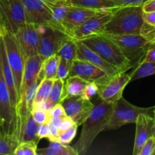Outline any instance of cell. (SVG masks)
Listing matches in <instances>:
<instances>
[{
  "instance_id": "2e32d148",
  "label": "cell",
  "mask_w": 155,
  "mask_h": 155,
  "mask_svg": "<svg viewBox=\"0 0 155 155\" xmlns=\"http://www.w3.org/2000/svg\"><path fill=\"white\" fill-rule=\"evenodd\" d=\"M135 124H136V130L133 154V155H139L144 143L148 138L154 135L155 119L152 116L141 114L138 116Z\"/></svg>"
},
{
  "instance_id": "52a82bcc",
  "label": "cell",
  "mask_w": 155,
  "mask_h": 155,
  "mask_svg": "<svg viewBox=\"0 0 155 155\" xmlns=\"http://www.w3.org/2000/svg\"><path fill=\"white\" fill-rule=\"evenodd\" d=\"M37 28L39 33L38 54L44 59L58 54L64 42L71 36L63 30L48 24L37 25Z\"/></svg>"
},
{
  "instance_id": "60d3db41",
  "label": "cell",
  "mask_w": 155,
  "mask_h": 155,
  "mask_svg": "<svg viewBox=\"0 0 155 155\" xmlns=\"http://www.w3.org/2000/svg\"><path fill=\"white\" fill-rule=\"evenodd\" d=\"M75 125V123L72 120V119L67 116V115H65L63 119H62L60 125H59L58 129L60 131H64V130H68V129L71 128V127Z\"/></svg>"
},
{
  "instance_id": "f907efd6",
  "label": "cell",
  "mask_w": 155,
  "mask_h": 155,
  "mask_svg": "<svg viewBox=\"0 0 155 155\" xmlns=\"http://www.w3.org/2000/svg\"><path fill=\"white\" fill-rule=\"evenodd\" d=\"M155 119V118H154ZM153 136H154V137L155 138V129H154V135H153Z\"/></svg>"
},
{
  "instance_id": "ee69618b",
  "label": "cell",
  "mask_w": 155,
  "mask_h": 155,
  "mask_svg": "<svg viewBox=\"0 0 155 155\" xmlns=\"http://www.w3.org/2000/svg\"><path fill=\"white\" fill-rule=\"evenodd\" d=\"M142 61L155 62V45L154 44H151L149 45Z\"/></svg>"
},
{
  "instance_id": "9c48e42d",
  "label": "cell",
  "mask_w": 155,
  "mask_h": 155,
  "mask_svg": "<svg viewBox=\"0 0 155 155\" xmlns=\"http://www.w3.org/2000/svg\"><path fill=\"white\" fill-rule=\"evenodd\" d=\"M15 36L24 61L38 54L39 33L36 24L24 23Z\"/></svg>"
},
{
  "instance_id": "6da1fadb",
  "label": "cell",
  "mask_w": 155,
  "mask_h": 155,
  "mask_svg": "<svg viewBox=\"0 0 155 155\" xmlns=\"http://www.w3.org/2000/svg\"><path fill=\"white\" fill-rule=\"evenodd\" d=\"M113 110V103L103 101L98 97L96 104L82 124L81 133L77 143L73 146L77 155L87 153L93 141L101 131H104Z\"/></svg>"
},
{
  "instance_id": "d590c367",
  "label": "cell",
  "mask_w": 155,
  "mask_h": 155,
  "mask_svg": "<svg viewBox=\"0 0 155 155\" xmlns=\"http://www.w3.org/2000/svg\"><path fill=\"white\" fill-rule=\"evenodd\" d=\"M140 34L143 36L150 42V44L155 45V27L154 26L144 22Z\"/></svg>"
},
{
  "instance_id": "681fc988",
  "label": "cell",
  "mask_w": 155,
  "mask_h": 155,
  "mask_svg": "<svg viewBox=\"0 0 155 155\" xmlns=\"http://www.w3.org/2000/svg\"><path fill=\"white\" fill-rule=\"evenodd\" d=\"M154 117L155 118V108H154Z\"/></svg>"
},
{
  "instance_id": "4dcf8cb0",
  "label": "cell",
  "mask_w": 155,
  "mask_h": 155,
  "mask_svg": "<svg viewBox=\"0 0 155 155\" xmlns=\"http://www.w3.org/2000/svg\"><path fill=\"white\" fill-rule=\"evenodd\" d=\"M54 79H48L44 78L39 83V86L37 88L36 93V97L34 99V104L45 101L48 98L51 92V87L54 83Z\"/></svg>"
},
{
  "instance_id": "f35d334b",
  "label": "cell",
  "mask_w": 155,
  "mask_h": 155,
  "mask_svg": "<svg viewBox=\"0 0 155 155\" xmlns=\"http://www.w3.org/2000/svg\"><path fill=\"white\" fill-rule=\"evenodd\" d=\"M49 117H61L65 114L64 109L61 104H55L48 110Z\"/></svg>"
},
{
  "instance_id": "5b68a950",
  "label": "cell",
  "mask_w": 155,
  "mask_h": 155,
  "mask_svg": "<svg viewBox=\"0 0 155 155\" xmlns=\"http://www.w3.org/2000/svg\"><path fill=\"white\" fill-rule=\"evenodd\" d=\"M154 107H141L134 105L121 97L113 103V110L104 130H117L128 124H135L141 114L154 117Z\"/></svg>"
},
{
  "instance_id": "ac0fdd59",
  "label": "cell",
  "mask_w": 155,
  "mask_h": 155,
  "mask_svg": "<svg viewBox=\"0 0 155 155\" xmlns=\"http://www.w3.org/2000/svg\"><path fill=\"white\" fill-rule=\"evenodd\" d=\"M99 12L101 11L71 6L62 22L64 31L71 36V33L76 28L80 27L86 20L96 15Z\"/></svg>"
},
{
  "instance_id": "44dd1931",
  "label": "cell",
  "mask_w": 155,
  "mask_h": 155,
  "mask_svg": "<svg viewBox=\"0 0 155 155\" xmlns=\"http://www.w3.org/2000/svg\"><path fill=\"white\" fill-rule=\"evenodd\" d=\"M64 80L54 79V83H53L48 98L45 101L33 104V106L48 110L55 104H60L61 101L64 98Z\"/></svg>"
},
{
  "instance_id": "d6a6232c",
  "label": "cell",
  "mask_w": 155,
  "mask_h": 155,
  "mask_svg": "<svg viewBox=\"0 0 155 155\" xmlns=\"http://www.w3.org/2000/svg\"><path fill=\"white\" fill-rule=\"evenodd\" d=\"M77 128H78V127L75 125L71 128L68 129V130H64V131H60L58 136L57 142L64 144V145H69L76 137Z\"/></svg>"
},
{
  "instance_id": "f6af8a7d",
  "label": "cell",
  "mask_w": 155,
  "mask_h": 155,
  "mask_svg": "<svg viewBox=\"0 0 155 155\" xmlns=\"http://www.w3.org/2000/svg\"><path fill=\"white\" fill-rule=\"evenodd\" d=\"M143 19L145 23L155 27V12H143Z\"/></svg>"
},
{
  "instance_id": "b9f144b4",
  "label": "cell",
  "mask_w": 155,
  "mask_h": 155,
  "mask_svg": "<svg viewBox=\"0 0 155 155\" xmlns=\"http://www.w3.org/2000/svg\"><path fill=\"white\" fill-rule=\"evenodd\" d=\"M59 133H60V130L58 127L49 124V129H48V134L47 139L49 140V142H57Z\"/></svg>"
},
{
  "instance_id": "ffe728a7",
  "label": "cell",
  "mask_w": 155,
  "mask_h": 155,
  "mask_svg": "<svg viewBox=\"0 0 155 155\" xmlns=\"http://www.w3.org/2000/svg\"><path fill=\"white\" fill-rule=\"evenodd\" d=\"M0 66H1L3 77H4L5 81L7 85L8 89L12 106L15 112V108H16L17 104H18V94H17L13 73L11 69L8 61L5 47L4 41H3V38L2 36H0Z\"/></svg>"
},
{
  "instance_id": "f5cc1de1",
  "label": "cell",
  "mask_w": 155,
  "mask_h": 155,
  "mask_svg": "<svg viewBox=\"0 0 155 155\" xmlns=\"http://www.w3.org/2000/svg\"><path fill=\"white\" fill-rule=\"evenodd\" d=\"M154 155H155V154H154Z\"/></svg>"
},
{
  "instance_id": "8992f818",
  "label": "cell",
  "mask_w": 155,
  "mask_h": 155,
  "mask_svg": "<svg viewBox=\"0 0 155 155\" xmlns=\"http://www.w3.org/2000/svg\"><path fill=\"white\" fill-rule=\"evenodd\" d=\"M24 23L25 12L21 0H0V36L15 34Z\"/></svg>"
},
{
  "instance_id": "836d02e7",
  "label": "cell",
  "mask_w": 155,
  "mask_h": 155,
  "mask_svg": "<svg viewBox=\"0 0 155 155\" xmlns=\"http://www.w3.org/2000/svg\"><path fill=\"white\" fill-rule=\"evenodd\" d=\"M71 66H72V64L69 63L67 61L60 58L58 65L57 72H56L55 79L66 80L68 77V75H69Z\"/></svg>"
},
{
  "instance_id": "cb8c5ba5",
  "label": "cell",
  "mask_w": 155,
  "mask_h": 155,
  "mask_svg": "<svg viewBox=\"0 0 155 155\" xmlns=\"http://www.w3.org/2000/svg\"><path fill=\"white\" fill-rule=\"evenodd\" d=\"M88 82L78 76L68 77L64 82L65 97L80 96Z\"/></svg>"
},
{
  "instance_id": "e575fe53",
  "label": "cell",
  "mask_w": 155,
  "mask_h": 155,
  "mask_svg": "<svg viewBox=\"0 0 155 155\" xmlns=\"http://www.w3.org/2000/svg\"><path fill=\"white\" fill-rule=\"evenodd\" d=\"M31 114L33 120L38 124L47 123L49 120V114H48V110H44L40 107L33 106L31 110Z\"/></svg>"
},
{
  "instance_id": "bcb514c9",
  "label": "cell",
  "mask_w": 155,
  "mask_h": 155,
  "mask_svg": "<svg viewBox=\"0 0 155 155\" xmlns=\"http://www.w3.org/2000/svg\"><path fill=\"white\" fill-rule=\"evenodd\" d=\"M142 7L143 12H155V0H148Z\"/></svg>"
},
{
  "instance_id": "7bdbcfd3",
  "label": "cell",
  "mask_w": 155,
  "mask_h": 155,
  "mask_svg": "<svg viewBox=\"0 0 155 155\" xmlns=\"http://www.w3.org/2000/svg\"><path fill=\"white\" fill-rule=\"evenodd\" d=\"M122 6H142L148 0H114Z\"/></svg>"
},
{
  "instance_id": "83f0119b",
  "label": "cell",
  "mask_w": 155,
  "mask_h": 155,
  "mask_svg": "<svg viewBox=\"0 0 155 155\" xmlns=\"http://www.w3.org/2000/svg\"><path fill=\"white\" fill-rule=\"evenodd\" d=\"M19 143L14 133H0V155H14Z\"/></svg>"
},
{
  "instance_id": "8d00e7d4",
  "label": "cell",
  "mask_w": 155,
  "mask_h": 155,
  "mask_svg": "<svg viewBox=\"0 0 155 155\" xmlns=\"http://www.w3.org/2000/svg\"><path fill=\"white\" fill-rule=\"evenodd\" d=\"M155 154V138L151 136L144 143L139 151V155H154Z\"/></svg>"
},
{
  "instance_id": "4fadbf2b",
  "label": "cell",
  "mask_w": 155,
  "mask_h": 155,
  "mask_svg": "<svg viewBox=\"0 0 155 155\" xmlns=\"http://www.w3.org/2000/svg\"><path fill=\"white\" fill-rule=\"evenodd\" d=\"M114 10L99 12L76 28L71 33V36L75 39H82L101 33L106 24L110 21Z\"/></svg>"
},
{
  "instance_id": "3957f363",
  "label": "cell",
  "mask_w": 155,
  "mask_h": 155,
  "mask_svg": "<svg viewBox=\"0 0 155 155\" xmlns=\"http://www.w3.org/2000/svg\"><path fill=\"white\" fill-rule=\"evenodd\" d=\"M78 40L101 56L104 61L118 68L121 72H126L133 68L119 47L104 35L98 33Z\"/></svg>"
},
{
  "instance_id": "d6986e66",
  "label": "cell",
  "mask_w": 155,
  "mask_h": 155,
  "mask_svg": "<svg viewBox=\"0 0 155 155\" xmlns=\"http://www.w3.org/2000/svg\"><path fill=\"white\" fill-rule=\"evenodd\" d=\"M43 61L44 58H42L39 54L32 56L25 61L19 99L24 95L26 90L38 78L41 68H42Z\"/></svg>"
},
{
  "instance_id": "7c38bea8",
  "label": "cell",
  "mask_w": 155,
  "mask_h": 155,
  "mask_svg": "<svg viewBox=\"0 0 155 155\" xmlns=\"http://www.w3.org/2000/svg\"><path fill=\"white\" fill-rule=\"evenodd\" d=\"M64 109L65 114L75 123L77 127L83 124L94 107L90 100H86L81 96L66 97L60 103Z\"/></svg>"
},
{
  "instance_id": "d4e9b609",
  "label": "cell",
  "mask_w": 155,
  "mask_h": 155,
  "mask_svg": "<svg viewBox=\"0 0 155 155\" xmlns=\"http://www.w3.org/2000/svg\"><path fill=\"white\" fill-rule=\"evenodd\" d=\"M36 155H77L73 146L58 142H50L48 148H37Z\"/></svg>"
},
{
  "instance_id": "9a60e30c",
  "label": "cell",
  "mask_w": 155,
  "mask_h": 155,
  "mask_svg": "<svg viewBox=\"0 0 155 155\" xmlns=\"http://www.w3.org/2000/svg\"><path fill=\"white\" fill-rule=\"evenodd\" d=\"M25 12L26 22L42 25L49 24L51 12L45 2L42 0H21Z\"/></svg>"
},
{
  "instance_id": "5bb4252c",
  "label": "cell",
  "mask_w": 155,
  "mask_h": 155,
  "mask_svg": "<svg viewBox=\"0 0 155 155\" xmlns=\"http://www.w3.org/2000/svg\"><path fill=\"white\" fill-rule=\"evenodd\" d=\"M130 82V74L126 72L119 73L112 77L105 84L98 86V97L107 102H115L123 96L124 89Z\"/></svg>"
},
{
  "instance_id": "277c9868",
  "label": "cell",
  "mask_w": 155,
  "mask_h": 155,
  "mask_svg": "<svg viewBox=\"0 0 155 155\" xmlns=\"http://www.w3.org/2000/svg\"><path fill=\"white\" fill-rule=\"evenodd\" d=\"M113 41L130 62L132 67L136 68L145 58L150 42L141 34L113 35L101 33Z\"/></svg>"
},
{
  "instance_id": "4316f807",
  "label": "cell",
  "mask_w": 155,
  "mask_h": 155,
  "mask_svg": "<svg viewBox=\"0 0 155 155\" xmlns=\"http://www.w3.org/2000/svg\"><path fill=\"white\" fill-rule=\"evenodd\" d=\"M38 126L39 124L33 120L31 112H30L27 115V120H26L24 128H23L21 142L22 141H33V142L39 143L40 139L37 136Z\"/></svg>"
},
{
  "instance_id": "e0dca14e",
  "label": "cell",
  "mask_w": 155,
  "mask_h": 155,
  "mask_svg": "<svg viewBox=\"0 0 155 155\" xmlns=\"http://www.w3.org/2000/svg\"><path fill=\"white\" fill-rule=\"evenodd\" d=\"M76 42H77V59L90 62L91 64L105 71L110 77H114L116 74L121 73V71L118 68L104 61L101 56L88 48L80 40L76 39Z\"/></svg>"
},
{
  "instance_id": "ab89813d",
  "label": "cell",
  "mask_w": 155,
  "mask_h": 155,
  "mask_svg": "<svg viewBox=\"0 0 155 155\" xmlns=\"http://www.w3.org/2000/svg\"><path fill=\"white\" fill-rule=\"evenodd\" d=\"M48 129H49L48 122L39 124L37 130V136L39 139H47L48 134Z\"/></svg>"
},
{
  "instance_id": "ba28073f",
  "label": "cell",
  "mask_w": 155,
  "mask_h": 155,
  "mask_svg": "<svg viewBox=\"0 0 155 155\" xmlns=\"http://www.w3.org/2000/svg\"><path fill=\"white\" fill-rule=\"evenodd\" d=\"M2 36L3 38L5 47L8 61L11 69L13 73L18 101L20 92H21L25 61H24V57L21 54V51L20 50L19 46H18L15 34L6 33Z\"/></svg>"
},
{
  "instance_id": "7a4b0ae2",
  "label": "cell",
  "mask_w": 155,
  "mask_h": 155,
  "mask_svg": "<svg viewBox=\"0 0 155 155\" xmlns=\"http://www.w3.org/2000/svg\"><path fill=\"white\" fill-rule=\"evenodd\" d=\"M144 22L142 6H122L114 11L101 33L113 35L140 34Z\"/></svg>"
},
{
  "instance_id": "1f68e13d",
  "label": "cell",
  "mask_w": 155,
  "mask_h": 155,
  "mask_svg": "<svg viewBox=\"0 0 155 155\" xmlns=\"http://www.w3.org/2000/svg\"><path fill=\"white\" fill-rule=\"evenodd\" d=\"M37 145L33 141H22L15 148L14 155H36Z\"/></svg>"
},
{
  "instance_id": "8fae6325",
  "label": "cell",
  "mask_w": 155,
  "mask_h": 155,
  "mask_svg": "<svg viewBox=\"0 0 155 155\" xmlns=\"http://www.w3.org/2000/svg\"><path fill=\"white\" fill-rule=\"evenodd\" d=\"M16 115L0 66V126L4 133H14Z\"/></svg>"
},
{
  "instance_id": "c3c4849f",
  "label": "cell",
  "mask_w": 155,
  "mask_h": 155,
  "mask_svg": "<svg viewBox=\"0 0 155 155\" xmlns=\"http://www.w3.org/2000/svg\"><path fill=\"white\" fill-rule=\"evenodd\" d=\"M2 132H3V131H2V130L1 126H0V133H2ZM3 133H4V132H3Z\"/></svg>"
},
{
  "instance_id": "74e56055",
  "label": "cell",
  "mask_w": 155,
  "mask_h": 155,
  "mask_svg": "<svg viewBox=\"0 0 155 155\" xmlns=\"http://www.w3.org/2000/svg\"><path fill=\"white\" fill-rule=\"evenodd\" d=\"M98 86L94 83H87L83 94L80 96L86 100H91V98L98 94Z\"/></svg>"
},
{
  "instance_id": "484cf974",
  "label": "cell",
  "mask_w": 155,
  "mask_h": 155,
  "mask_svg": "<svg viewBox=\"0 0 155 155\" xmlns=\"http://www.w3.org/2000/svg\"><path fill=\"white\" fill-rule=\"evenodd\" d=\"M59 60L60 57L58 54L44 59L39 77H41L42 80L44 78L55 79Z\"/></svg>"
},
{
  "instance_id": "f546056e",
  "label": "cell",
  "mask_w": 155,
  "mask_h": 155,
  "mask_svg": "<svg viewBox=\"0 0 155 155\" xmlns=\"http://www.w3.org/2000/svg\"><path fill=\"white\" fill-rule=\"evenodd\" d=\"M152 75H155V62L142 61L130 74V82Z\"/></svg>"
},
{
  "instance_id": "7dc6e473",
  "label": "cell",
  "mask_w": 155,
  "mask_h": 155,
  "mask_svg": "<svg viewBox=\"0 0 155 155\" xmlns=\"http://www.w3.org/2000/svg\"><path fill=\"white\" fill-rule=\"evenodd\" d=\"M42 1L45 2H56L64 1V0H42Z\"/></svg>"
},
{
  "instance_id": "30bf717a",
  "label": "cell",
  "mask_w": 155,
  "mask_h": 155,
  "mask_svg": "<svg viewBox=\"0 0 155 155\" xmlns=\"http://www.w3.org/2000/svg\"><path fill=\"white\" fill-rule=\"evenodd\" d=\"M72 76H78L88 83H94L98 86L105 84L112 77L90 62L77 58L73 61L68 77Z\"/></svg>"
},
{
  "instance_id": "7402d4cb",
  "label": "cell",
  "mask_w": 155,
  "mask_h": 155,
  "mask_svg": "<svg viewBox=\"0 0 155 155\" xmlns=\"http://www.w3.org/2000/svg\"><path fill=\"white\" fill-rule=\"evenodd\" d=\"M70 5L74 7L85 8L97 11L114 10L122 7L114 0H68Z\"/></svg>"
},
{
  "instance_id": "816d5d0a",
  "label": "cell",
  "mask_w": 155,
  "mask_h": 155,
  "mask_svg": "<svg viewBox=\"0 0 155 155\" xmlns=\"http://www.w3.org/2000/svg\"><path fill=\"white\" fill-rule=\"evenodd\" d=\"M154 108H155V106H154Z\"/></svg>"
},
{
  "instance_id": "603a6c76",
  "label": "cell",
  "mask_w": 155,
  "mask_h": 155,
  "mask_svg": "<svg viewBox=\"0 0 155 155\" xmlns=\"http://www.w3.org/2000/svg\"><path fill=\"white\" fill-rule=\"evenodd\" d=\"M46 3L51 12V19L48 24H51L53 27L64 31L63 27H62V22H63L64 18L66 16L68 10L71 7L68 0Z\"/></svg>"
},
{
  "instance_id": "f1b7e54d",
  "label": "cell",
  "mask_w": 155,
  "mask_h": 155,
  "mask_svg": "<svg viewBox=\"0 0 155 155\" xmlns=\"http://www.w3.org/2000/svg\"><path fill=\"white\" fill-rule=\"evenodd\" d=\"M58 54L61 58L72 64L73 61L77 58V42H76V39L71 36L67 39L61 46Z\"/></svg>"
}]
</instances>
